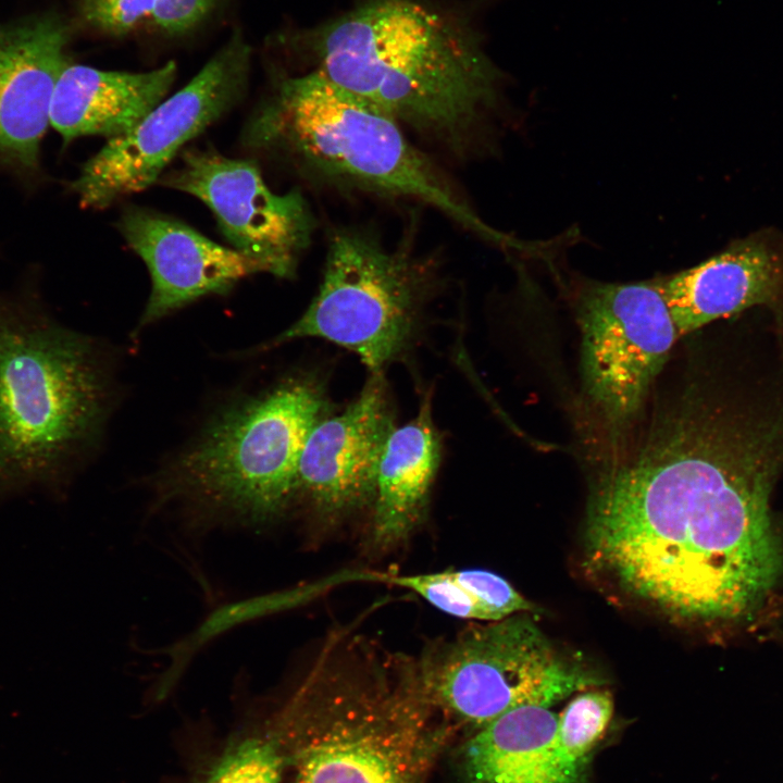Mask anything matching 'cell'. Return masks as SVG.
Listing matches in <instances>:
<instances>
[{
  "label": "cell",
  "mask_w": 783,
  "mask_h": 783,
  "mask_svg": "<svg viewBox=\"0 0 783 783\" xmlns=\"http://www.w3.org/2000/svg\"><path fill=\"white\" fill-rule=\"evenodd\" d=\"M648 409L596 477L587 557L671 619L745 618L783 572L771 512L783 425L746 398L699 388L657 396Z\"/></svg>",
  "instance_id": "cell-1"
},
{
  "label": "cell",
  "mask_w": 783,
  "mask_h": 783,
  "mask_svg": "<svg viewBox=\"0 0 783 783\" xmlns=\"http://www.w3.org/2000/svg\"><path fill=\"white\" fill-rule=\"evenodd\" d=\"M314 71L457 160L477 149L502 74L461 18L421 0H368L299 35Z\"/></svg>",
  "instance_id": "cell-2"
},
{
  "label": "cell",
  "mask_w": 783,
  "mask_h": 783,
  "mask_svg": "<svg viewBox=\"0 0 783 783\" xmlns=\"http://www.w3.org/2000/svg\"><path fill=\"white\" fill-rule=\"evenodd\" d=\"M243 146L312 186L427 204L502 247L443 170L385 111L318 71L279 79L247 120Z\"/></svg>",
  "instance_id": "cell-3"
},
{
  "label": "cell",
  "mask_w": 783,
  "mask_h": 783,
  "mask_svg": "<svg viewBox=\"0 0 783 783\" xmlns=\"http://www.w3.org/2000/svg\"><path fill=\"white\" fill-rule=\"evenodd\" d=\"M331 641L290 711L293 783H424L444 731L419 661Z\"/></svg>",
  "instance_id": "cell-4"
},
{
  "label": "cell",
  "mask_w": 783,
  "mask_h": 783,
  "mask_svg": "<svg viewBox=\"0 0 783 783\" xmlns=\"http://www.w3.org/2000/svg\"><path fill=\"white\" fill-rule=\"evenodd\" d=\"M105 400L94 345L54 320L35 285L0 291V499L60 497Z\"/></svg>",
  "instance_id": "cell-5"
},
{
  "label": "cell",
  "mask_w": 783,
  "mask_h": 783,
  "mask_svg": "<svg viewBox=\"0 0 783 783\" xmlns=\"http://www.w3.org/2000/svg\"><path fill=\"white\" fill-rule=\"evenodd\" d=\"M327 398L312 377L288 380L223 412L176 462L164 494L197 524L261 529L298 494V467Z\"/></svg>",
  "instance_id": "cell-6"
},
{
  "label": "cell",
  "mask_w": 783,
  "mask_h": 783,
  "mask_svg": "<svg viewBox=\"0 0 783 783\" xmlns=\"http://www.w3.org/2000/svg\"><path fill=\"white\" fill-rule=\"evenodd\" d=\"M440 278L435 253L419 252L410 238L391 246L372 227H336L318 293L265 348L320 338L352 351L370 374H383L415 338Z\"/></svg>",
  "instance_id": "cell-7"
},
{
  "label": "cell",
  "mask_w": 783,
  "mask_h": 783,
  "mask_svg": "<svg viewBox=\"0 0 783 783\" xmlns=\"http://www.w3.org/2000/svg\"><path fill=\"white\" fill-rule=\"evenodd\" d=\"M419 664L433 705L477 730L513 708H550L604 683L560 652L524 612L468 629Z\"/></svg>",
  "instance_id": "cell-8"
},
{
  "label": "cell",
  "mask_w": 783,
  "mask_h": 783,
  "mask_svg": "<svg viewBox=\"0 0 783 783\" xmlns=\"http://www.w3.org/2000/svg\"><path fill=\"white\" fill-rule=\"evenodd\" d=\"M575 315L584 400L610 448L644 412L680 337L652 281H586Z\"/></svg>",
  "instance_id": "cell-9"
},
{
  "label": "cell",
  "mask_w": 783,
  "mask_h": 783,
  "mask_svg": "<svg viewBox=\"0 0 783 783\" xmlns=\"http://www.w3.org/2000/svg\"><path fill=\"white\" fill-rule=\"evenodd\" d=\"M250 66L251 48L235 30L188 84L84 163L70 185L82 207L104 209L159 182L187 142L241 101Z\"/></svg>",
  "instance_id": "cell-10"
},
{
  "label": "cell",
  "mask_w": 783,
  "mask_h": 783,
  "mask_svg": "<svg viewBox=\"0 0 783 783\" xmlns=\"http://www.w3.org/2000/svg\"><path fill=\"white\" fill-rule=\"evenodd\" d=\"M181 157V165L159 183L201 200L231 248L264 273L293 278L316 225L302 192L273 191L253 159L228 158L212 148L186 149Z\"/></svg>",
  "instance_id": "cell-11"
},
{
  "label": "cell",
  "mask_w": 783,
  "mask_h": 783,
  "mask_svg": "<svg viewBox=\"0 0 783 783\" xmlns=\"http://www.w3.org/2000/svg\"><path fill=\"white\" fill-rule=\"evenodd\" d=\"M394 415L383 374H371L340 413L312 428L298 467V493L326 518L373 502L377 470Z\"/></svg>",
  "instance_id": "cell-12"
},
{
  "label": "cell",
  "mask_w": 783,
  "mask_h": 783,
  "mask_svg": "<svg viewBox=\"0 0 783 783\" xmlns=\"http://www.w3.org/2000/svg\"><path fill=\"white\" fill-rule=\"evenodd\" d=\"M116 226L151 276L140 327L203 296L225 294L244 277L264 273L261 265L235 249L154 210L129 206Z\"/></svg>",
  "instance_id": "cell-13"
},
{
  "label": "cell",
  "mask_w": 783,
  "mask_h": 783,
  "mask_svg": "<svg viewBox=\"0 0 783 783\" xmlns=\"http://www.w3.org/2000/svg\"><path fill=\"white\" fill-rule=\"evenodd\" d=\"M67 27L47 17L0 29V170L41 176L40 146L57 82L70 64Z\"/></svg>",
  "instance_id": "cell-14"
},
{
  "label": "cell",
  "mask_w": 783,
  "mask_h": 783,
  "mask_svg": "<svg viewBox=\"0 0 783 783\" xmlns=\"http://www.w3.org/2000/svg\"><path fill=\"white\" fill-rule=\"evenodd\" d=\"M680 338L748 311L783 324V239L758 234L699 264L652 279Z\"/></svg>",
  "instance_id": "cell-15"
},
{
  "label": "cell",
  "mask_w": 783,
  "mask_h": 783,
  "mask_svg": "<svg viewBox=\"0 0 783 783\" xmlns=\"http://www.w3.org/2000/svg\"><path fill=\"white\" fill-rule=\"evenodd\" d=\"M176 72L173 61L139 73L69 64L53 91L50 125L65 144L84 136H122L165 98Z\"/></svg>",
  "instance_id": "cell-16"
},
{
  "label": "cell",
  "mask_w": 783,
  "mask_h": 783,
  "mask_svg": "<svg viewBox=\"0 0 783 783\" xmlns=\"http://www.w3.org/2000/svg\"><path fill=\"white\" fill-rule=\"evenodd\" d=\"M558 714L523 705L478 729L463 750L467 783H581L556 742Z\"/></svg>",
  "instance_id": "cell-17"
},
{
  "label": "cell",
  "mask_w": 783,
  "mask_h": 783,
  "mask_svg": "<svg viewBox=\"0 0 783 783\" xmlns=\"http://www.w3.org/2000/svg\"><path fill=\"white\" fill-rule=\"evenodd\" d=\"M431 394L417 415L389 434L381 457L373 498L372 539L378 547L399 543L421 522L442 458L432 418Z\"/></svg>",
  "instance_id": "cell-18"
},
{
  "label": "cell",
  "mask_w": 783,
  "mask_h": 783,
  "mask_svg": "<svg viewBox=\"0 0 783 783\" xmlns=\"http://www.w3.org/2000/svg\"><path fill=\"white\" fill-rule=\"evenodd\" d=\"M377 580L376 571L343 570L312 583L224 605L212 611L189 635L166 650L171 664L162 678L160 688L165 692L200 648L232 627L301 606L344 583Z\"/></svg>",
  "instance_id": "cell-19"
},
{
  "label": "cell",
  "mask_w": 783,
  "mask_h": 783,
  "mask_svg": "<svg viewBox=\"0 0 783 783\" xmlns=\"http://www.w3.org/2000/svg\"><path fill=\"white\" fill-rule=\"evenodd\" d=\"M613 713L606 689L584 691L558 714L556 742L567 763L583 775L592 751L604 736Z\"/></svg>",
  "instance_id": "cell-20"
},
{
  "label": "cell",
  "mask_w": 783,
  "mask_h": 783,
  "mask_svg": "<svg viewBox=\"0 0 783 783\" xmlns=\"http://www.w3.org/2000/svg\"><path fill=\"white\" fill-rule=\"evenodd\" d=\"M282 766L276 741L252 736L227 749L204 783H281Z\"/></svg>",
  "instance_id": "cell-21"
},
{
  "label": "cell",
  "mask_w": 783,
  "mask_h": 783,
  "mask_svg": "<svg viewBox=\"0 0 783 783\" xmlns=\"http://www.w3.org/2000/svg\"><path fill=\"white\" fill-rule=\"evenodd\" d=\"M448 572L473 597L485 613L487 622L535 610L532 602L507 580L494 572L480 569L448 570Z\"/></svg>",
  "instance_id": "cell-22"
},
{
  "label": "cell",
  "mask_w": 783,
  "mask_h": 783,
  "mask_svg": "<svg viewBox=\"0 0 783 783\" xmlns=\"http://www.w3.org/2000/svg\"><path fill=\"white\" fill-rule=\"evenodd\" d=\"M387 583L417 593L432 606L449 616L487 621L481 607L450 576L448 570L414 575L390 574Z\"/></svg>",
  "instance_id": "cell-23"
},
{
  "label": "cell",
  "mask_w": 783,
  "mask_h": 783,
  "mask_svg": "<svg viewBox=\"0 0 783 783\" xmlns=\"http://www.w3.org/2000/svg\"><path fill=\"white\" fill-rule=\"evenodd\" d=\"M157 0H82L84 20L96 29L121 36L151 17Z\"/></svg>",
  "instance_id": "cell-24"
},
{
  "label": "cell",
  "mask_w": 783,
  "mask_h": 783,
  "mask_svg": "<svg viewBox=\"0 0 783 783\" xmlns=\"http://www.w3.org/2000/svg\"><path fill=\"white\" fill-rule=\"evenodd\" d=\"M219 0H157L152 20L169 35L184 34L201 23Z\"/></svg>",
  "instance_id": "cell-25"
}]
</instances>
